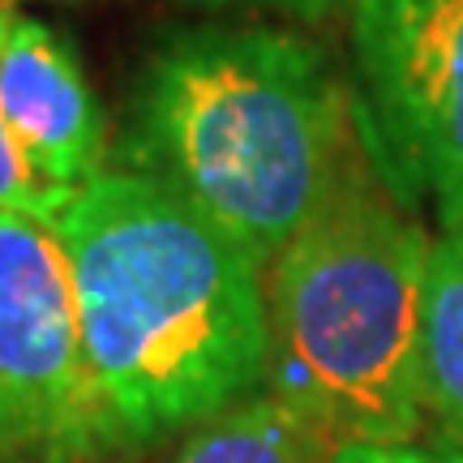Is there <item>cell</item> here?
Masks as SVG:
<instances>
[{
	"instance_id": "cell-1",
	"label": "cell",
	"mask_w": 463,
	"mask_h": 463,
	"mask_svg": "<svg viewBox=\"0 0 463 463\" xmlns=\"http://www.w3.org/2000/svg\"><path fill=\"white\" fill-rule=\"evenodd\" d=\"M116 455L159 447L270 378L262 266L137 172H99L52 219Z\"/></svg>"
},
{
	"instance_id": "cell-2",
	"label": "cell",
	"mask_w": 463,
	"mask_h": 463,
	"mask_svg": "<svg viewBox=\"0 0 463 463\" xmlns=\"http://www.w3.org/2000/svg\"><path fill=\"white\" fill-rule=\"evenodd\" d=\"M364 155L356 99L314 39L279 26H198L150 56L125 159L258 266L335 198Z\"/></svg>"
},
{
	"instance_id": "cell-3",
	"label": "cell",
	"mask_w": 463,
	"mask_h": 463,
	"mask_svg": "<svg viewBox=\"0 0 463 463\" xmlns=\"http://www.w3.org/2000/svg\"><path fill=\"white\" fill-rule=\"evenodd\" d=\"M430 236L364 146L335 198L270 262V391L335 438L408 442L420 425Z\"/></svg>"
},
{
	"instance_id": "cell-4",
	"label": "cell",
	"mask_w": 463,
	"mask_h": 463,
	"mask_svg": "<svg viewBox=\"0 0 463 463\" xmlns=\"http://www.w3.org/2000/svg\"><path fill=\"white\" fill-rule=\"evenodd\" d=\"M78 292L48 219L0 211V463H108Z\"/></svg>"
},
{
	"instance_id": "cell-5",
	"label": "cell",
	"mask_w": 463,
	"mask_h": 463,
	"mask_svg": "<svg viewBox=\"0 0 463 463\" xmlns=\"http://www.w3.org/2000/svg\"><path fill=\"white\" fill-rule=\"evenodd\" d=\"M352 56L382 176L463 228V0H356Z\"/></svg>"
},
{
	"instance_id": "cell-6",
	"label": "cell",
	"mask_w": 463,
	"mask_h": 463,
	"mask_svg": "<svg viewBox=\"0 0 463 463\" xmlns=\"http://www.w3.org/2000/svg\"><path fill=\"white\" fill-rule=\"evenodd\" d=\"M0 112L56 189L78 194L103 172V116L61 34L0 9Z\"/></svg>"
},
{
	"instance_id": "cell-7",
	"label": "cell",
	"mask_w": 463,
	"mask_h": 463,
	"mask_svg": "<svg viewBox=\"0 0 463 463\" xmlns=\"http://www.w3.org/2000/svg\"><path fill=\"white\" fill-rule=\"evenodd\" d=\"M335 450V438L300 403L262 391L198 425L172 463H331Z\"/></svg>"
},
{
	"instance_id": "cell-8",
	"label": "cell",
	"mask_w": 463,
	"mask_h": 463,
	"mask_svg": "<svg viewBox=\"0 0 463 463\" xmlns=\"http://www.w3.org/2000/svg\"><path fill=\"white\" fill-rule=\"evenodd\" d=\"M420 395L438 433L463 438V228L430 241L420 288Z\"/></svg>"
},
{
	"instance_id": "cell-9",
	"label": "cell",
	"mask_w": 463,
	"mask_h": 463,
	"mask_svg": "<svg viewBox=\"0 0 463 463\" xmlns=\"http://www.w3.org/2000/svg\"><path fill=\"white\" fill-rule=\"evenodd\" d=\"M73 194L56 189V184L26 159L22 142L14 137L9 120L0 112V211H17V215H34V219H56L69 206Z\"/></svg>"
},
{
	"instance_id": "cell-10",
	"label": "cell",
	"mask_w": 463,
	"mask_h": 463,
	"mask_svg": "<svg viewBox=\"0 0 463 463\" xmlns=\"http://www.w3.org/2000/svg\"><path fill=\"white\" fill-rule=\"evenodd\" d=\"M223 5H249V9H262V14L288 17V22L317 26V22H331V17L347 14L356 0H223Z\"/></svg>"
},
{
	"instance_id": "cell-11",
	"label": "cell",
	"mask_w": 463,
	"mask_h": 463,
	"mask_svg": "<svg viewBox=\"0 0 463 463\" xmlns=\"http://www.w3.org/2000/svg\"><path fill=\"white\" fill-rule=\"evenodd\" d=\"M331 463H438L430 450L412 442H347L331 455Z\"/></svg>"
},
{
	"instance_id": "cell-12",
	"label": "cell",
	"mask_w": 463,
	"mask_h": 463,
	"mask_svg": "<svg viewBox=\"0 0 463 463\" xmlns=\"http://www.w3.org/2000/svg\"><path fill=\"white\" fill-rule=\"evenodd\" d=\"M438 463H463V438H450V433H438V442L430 450Z\"/></svg>"
}]
</instances>
